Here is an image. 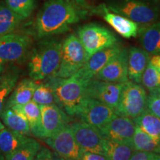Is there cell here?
<instances>
[{"label":"cell","mask_w":160,"mask_h":160,"mask_svg":"<svg viewBox=\"0 0 160 160\" xmlns=\"http://www.w3.org/2000/svg\"><path fill=\"white\" fill-rule=\"evenodd\" d=\"M62 41L57 38H42L30 55L28 72L31 79L43 80L54 76L59 68Z\"/></svg>","instance_id":"3"},{"label":"cell","mask_w":160,"mask_h":160,"mask_svg":"<svg viewBox=\"0 0 160 160\" xmlns=\"http://www.w3.org/2000/svg\"><path fill=\"white\" fill-rule=\"evenodd\" d=\"M89 82L76 72L66 78L51 76L47 82L54 93L56 104L70 117H77L88 98L86 88Z\"/></svg>","instance_id":"2"},{"label":"cell","mask_w":160,"mask_h":160,"mask_svg":"<svg viewBox=\"0 0 160 160\" xmlns=\"http://www.w3.org/2000/svg\"><path fill=\"white\" fill-rule=\"evenodd\" d=\"M2 123L8 128L24 135L31 134L28 122L21 112L11 108L4 109L1 115Z\"/></svg>","instance_id":"22"},{"label":"cell","mask_w":160,"mask_h":160,"mask_svg":"<svg viewBox=\"0 0 160 160\" xmlns=\"http://www.w3.org/2000/svg\"><path fill=\"white\" fill-rule=\"evenodd\" d=\"M77 37L85 49L88 59L96 52L118 44V38L113 32L96 23L79 27Z\"/></svg>","instance_id":"5"},{"label":"cell","mask_w":160,"mask_h":160,"mask_svg":"<svg viewBox=\"0 0 160 160\" xmlns=\"http://www.w3.org/2000/svg\"><path fill=\"white\" fill-rule=\"evenodd\" d=\"M53 154L52 153V152L50 151L49 149H48L47 148H42L39 149V151H38L37 156H36L35 159H44V160H47V159H53Z\"/></svg>","instance_id":"36"},{"label":"cell","mask_w":160,"mask_h":160,"mask_svg":"<svg viewBox=\"0 0 160 160\" xmlns=\"http://www.w3.org/2000/svg\"><path fill=\"white\" fill-rule=\"evenodd\" d=\"M41 112L42 139L50 137L71 121L68 115L57 104L39 105Z\"/></svg>","instance_id":"14"},{"label":"cell","mask_w":160,"mask_h":160,"mask_svg":"<svg viewBox=\"0 0 160 160\" xmlns=\"http://www.w3.org/2000/svg\"><path fill=\"white\" fill-rule=\"evenodd\" d=\"M11 108L21 112L28 122L31 133L34 137L42 139L41 112L39 105L33 100L25 105H17Z\"/></svg>","instance_id":"21"},{"label":"cell","mask_w":160,"mask_h":160,"mask_svg":"<svg viewBox=\"0 0 160 160\" xmlns=\"http://www.w3.org/2000/svg\"><path fill=\"white\" fill-rule=\"evenodd\" d=\"M123 83L104 81L93 78L86 88L87 97L109 106L114 110L119 104Z\"/></svg>","instance_id":"10"},{"label":"cell","mask_w":160,"mask_h":160,"mask_svg":"<svg viewBox=\"0 0 160 160\" xmlns=\"http://www.w3.org/2000/svg\"><path fill=\"white\" fill-rule=\"evenodd\" d=\"M4 127H5V125H4V124L1 121H0V131H1V130Z\"/></svg>","instance_id":"38"},{"label":"cell","mask_w":160,"mask_h":160,"mask_svg":"<svg viewBox=\"0 0 160 160\" xmlns=\"http://www.w3.org/2000/svg\"><path fill=\"white\" fill-rule=\"evenodd\" d=\"M32 39L29 36L11 33L0 37V68L5 65L19 62L29 54Z\"/></svg>","instance_id":"8"},{"label":"cell","mask_w":160,"mask_h":160,"mask_svg":"<svg viewBox=\"0 0 160 160\" xmlns=\"http://www.w3.org/2000/svg\"><path fill=\"white\" fill-rule=\"evenodd\" d=\"M135 125L160 142V119L147 108L133 119Z\"/></svg>","instance_id":"26"},{"label":"cell","mask_w":160,"mask_h":160,"mask_svg":"<svg viewBox=\"0 0 160 160\" xmlns=\"http://www.w3.org/2000/svg\"><path fill=\"white\" fill-rule=\"evenodd\" d=\"M32 100L39 105L56 104L54 93L47 82L45 84L37 85Z\"/></svg>","instance_id":"32"},{"label":"cell","mask_w":160,"mask_h":160,"mask_svg":"<svg viewBox=\"0 0 160 160\" xmlns=\"http://www.w3.org/2000/svg\"><path fill=\"white\" fill-rule=\"evenodd\" d=\"M108 11L122 15L144 28L157 22L159 9L143 0H117L108 5Z\"/></svg>","instance_id":"4"},{"label":"cell","mask_w":160,"mask_h":160,"mask_svg":"<svg viewBox=\"0 0 160 160\" xmlns=\"http://www.w3.org/2000/svg\"><path fill=\"white\" fill-rule=\"evenodd\" d=\"M41 148V145L37 140L30 139L23 143L17 150L5 156L7 160H32L35 159L38 151Z\"/></svg>","instance_id":"28"},{"label":"cell","mask_w":160,"mask_h":160,"mask_svg":"<svg viewBox=\"0 0 160 160\" xmlns=\"http://www.w3.org/2000/svg\"><path fill=\"white\" fill-rule=\"evenodd\" d=\"M141 83L149 92L160 89V72L149 62L144 71Z\"/></svg>","instance_id":"31"},{"label":"cell","mask_w":160,"mask_h":160,"mask_svg":"<svg viewBox=\"0 0 160 160\" xmlns=\"http://www.w3.org/2000/svg\"><path fill=\"white\" fill-rule=\"evenodd\" d=\"M130 159L131 160H160L159 153L152 151L134 150Z\"/></svg>","instance_id":"34"},{"label":"cell","mask_w":160,"mask_h":160,"mask_svg":"<svg viewBox=\"0 0 160 160\" xmlns=\"http://www.w3.org/2000/svg\"><path fill=\"white\" fill-rule=\"evenodd\" d=\"M104 157L107 160H128L134 148L131 144L119 142L109 139H104Z\"/></svg>","instance_id":"24"},{"label":"cell","mask_w":160,"mask_h":160,"mask_svg":"<svg viewBox=\"0 0 160 160\" xmlns=\"http://www.w3.org/2000/svg\"><path fill=\"white\" fill-rule=\"evenodd\" d=\"M133 146L134 150L152 151L159 153L160 142L136 125L133 137Z\"/></svg>","instance_id":"27"},{"label":"cell","mask_w":160,"mask_h":160,"mask_svg":"<svg viewBox=\"0 0 160 160\" xmlns=\"http://www.w3.org/2000/svg\"><path fill=\"white\" fill-rule=\"evenodd\" d=\"M117 115L115 110L101 102L88 97L77 117L81 122L99 129Z\"/></svg>","instance_id":"13"},{"label":"cell","mask_w":160,"mask_h":160,"mask_svg":"<svg viewBox=\"0 0 160 160\" xmlns=\"http://www.w3.org/2000/svg\"><path fill=\"white\" fill-rule=\"evenodd\" d=\"M122 48L119 44L111 46L96 52L77 72L87 81L94 78L97 73Z\"/></svg>","instance_id":"16"},{"label":"cell","mask_w":160,"mask_h":160,"mask_svg":"<svg viewBox=\"0 0 160 160\" xmlns=\"http://www.w3.org/2000/svg\"><path fill=\"white\" fill-rule=\"evenodd\" d=\"M159 154H160V151H159Z\"/></svg>","instance_id":"40"},{"label":"cell","mask_w":160,"mask_h":160,"mask_svg":"<svg viewBox=\"0 0 160 160\" xmlns=\"http://www.w3.org/2000/svg\"><path fill=\"white\" fill-rule=\"evenodd\" d=\"M128 50L122 48L98 72L94 78L113 82H125L129 80L128 77Z\"/></svg>","instance_id":"15"},{"label":"cell","mask_w":160,"mask_h":160,"mask_svg":"<svg viewBox=\"0 0 160 160\" xmlns=\"http://www.w3.org/2000/svg\"><path fill=\"white\" fill-rule=\"evenodd\" d=\"M79 160H107L105 157L90 151H82Z\"/></svg>","instance_id":"35"},{"label":"cell","mask_w":160,"mask_h":160,"mask_svg":"<svg viewBox=\"0 0 160 160\" xmlns=\"http://www.w3.org/2000/svg\"><path fill=\"white\" fill-rule=\"evenodd\" d=\"M135 128L131 118L117 114L99 130L104 139L133 145Z\"/></svg>","instance_id":"12"},{"label":"cell","mask_w":160,"mask_h":160,"mask_svg":"<svg viewBox=\"0 0 160 160\" xmlns=\"http://www.w3.org/2000/svg\"><path fill=\"white\" fill-rule=\"evenodd\" d=\"M37 85L35 80L32 79H24L18 84L17 83L6 101L4 109L17 105H25L31 101Z\"/></svg>","instance_id":"19"},{"label":"cell","mask_w":160,"mask_h":160,"mask_svg":"<svg viewBox=\"0 0 160 160\" xmlns=\"http://www.w3.org/2000/svg\"><path fill=\"white\" fill-rule=\"evenodd\" d=\"M92 13L94 8L85 0H48L36 19V36L42 39L62 34Z\"/></svg>","instance_id":"1"},{"label":"cell","mask_w":160,"mask_h":160,"mask_svg":"<svg viewBox=\"0 0 160 160\" xmlns=\"http://www.w3.org/2000/svg\"><path fill=\"white\" fill-rule=\"evenodd\" d=\"M150 62L160 72V55H153L150 59Z\"/></svg>","instance_id":"37"},{"label":"cell","mask_w":160,"mask_h":160,"mask_svg":"<svg viewBox=\"0 0 160 160\" xmlns=\"http://www.w3.org/2000/svg\"><path fill=\"white\" fill-rule=\"evenodd\" d=\"M19 79L17 71H9L2 73L0 80V115L4 110L8 98L11 95Z\"/></svg>","instance_id":"29"},{"label":"cell","mask_w":160,"mask_h":160,"mask_svg":"<svg viewBox=\"0 0 160 160\" xmlns=\"http://www.w3.org/2000/svg\"><path fill=\"white\" fill-rule=\"evenodd\" d=\"M5 2L23 20L28 18L37 8L36 0H5Z\"/></svg>","instance_id":"30"},{"label":"cell","mask_w":160,"mask_h":160,"mask_svg":"<svg viewBox=\"0 0 160 160\" xmlns=\"http://www.w3.org/2000/svg\"><path fill=\"white\" fill-rule=\"evenodd\" d=\"M83 46L74 33L69 34L62 41L61 61L55 77L66 78L74 74L87 62Z\"/></svg>","instance_id":"6"},{"label":"cell","mask_w":160,"mask_h":160,"mask_svg":"<svg viewBox=\"0 0 160 160\" xmlns=\"http://www.w3.org/2000/svg\"><path fill=\"white\" fill-rule=\"evenodd\" d=\"M2 72H3L2 70L0 68V80H1V77H2Z\"/></svg>","instance_id":"39"},{"label":"cell","mask_w":160,"mask_h":160,"mask_svg":"<svg viewBox=\"0 0 160 160\" xmlns=\"http://www.w3.org/2000/svg\"><path fill=\"white\" fill-rule=\"evenodd\" d=\"M22 21L23 19L12 11L5 1L0 0V37L13 33Z\"/></svg>","instance_id":"25"},{"label":"cell","mask_w":160,"mask_h":160,"mask_svg":"<svg viewBox=\"0 0 160 160\" xmlns=\"http://www.w3.org/2000/svg\"><path fill=\"white\" fill-rule=\"evenodd\" d=\"M150 59V53L145 50L137 47L130 48L128 59V77L130 81L141 83L143 73Z\"/></svg>","instance_id":"18"},{"label":"cell","mask_w":160,"mask_h":160,"mask_svg":"<svg viewBox=\"0 0 160 160\" xmlns=\"http://www.w3.org/2000/svg\"><path fill=\"white\" fill-rule=\"evenodd\" d=\"M94 13L102 14L105 21L107 22L122 37L130 39L137 36L139 26L137 22L122 15L111 13L105 4L94 8Z\"/></svg>","instance_id":"17"},{"label":"cell","mask_w":160,"mask_h":160,"mask_svg":"<svg viewBox=\"0 0 160 160\" xmlns=\"http://www.w3.org/2000/svg\"><path fill=\"white\" fill-rule=\"evenodd\" d=\"M45 142L62 159H80L82 149L76 141L69 123L51 137L44 139Z\"/></svg>","instance_id":"9"},{"label":"cell","mask_w":160,"mask_h":160,"mask_svg":"<svg viewBox=\"0 0 160 160\" xmlns=\"http://www.w3.org/2000/svg\"><path fill=\"white\" fill-rule=\"evenodd\" d=\"M147 97L143 86L128 80L124 82L116 113L131 119L139 117L146 108Z\"/></svg>","instance_id":"7"},{"label":"cell","mask_w":160,"mask_h":160,"mask_svg":"<svg viewBox=\"0 0 160 160\" xmlns=\"http://www.w3.org/2000/svg\"><path fill=\"white\" fill-rule=\"evenodd\" d=\"M72 133L82 151H90L104 156L103 142L99 130L86 122L69 123Z\"/></svg>","instance_id":"11"},{"label":"cell","mask_w":160,"mask_h":160,"mask_svg":"<svg viewBox=\"0 0 160 160\" xmlns=\"http://www.w3.org/2000/svg\"><path fill=\"white\" fill-rule=\"evenodd\" d=\"M146 108L160 119V89L149 92L146 101Z\"/></svg>","instance_id":"33"},{"label":"cell","mask_w":160,"mask_h":160,"mask_svg":"<svg viewBox=\"0 0 160 160\" xmlns=\"http://www.w3.org/2000/svg\"><path fill=\"white\" fill-rule=\"evenodd\" d=\"M138 34L143 49L152 55H160V21L139 28Z\"/></svg>","instance_id":"20"},{"label":"cell","mask_w":160,"mask_h":160,"mask_svg":"<svg viewBox=\"0 0 160 160\" xmlns=\"http://www.w3.org/2000/svg\"><path fill=\"white\" fill-rule=\"evenodd\" d=\"M29 139L27 135L22 134L5 126L0 131V151L5 157L17 150Z\"/></svg>","instance_id":"23"}]
</instances>
